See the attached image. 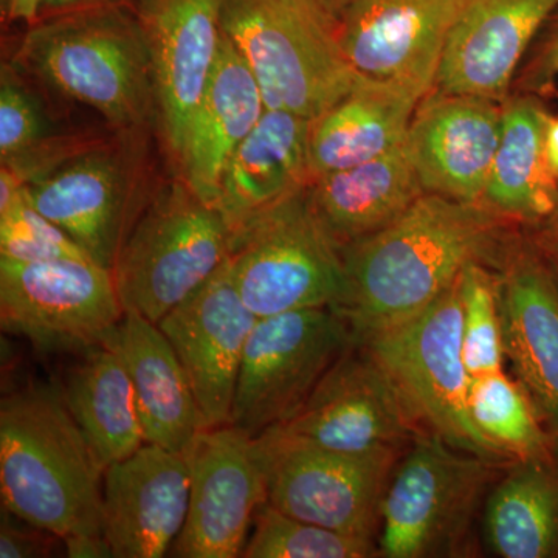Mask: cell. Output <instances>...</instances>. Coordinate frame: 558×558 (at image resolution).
Masks as SVG:
<instances>
[{"label": "cell", "mask_w": 558, "mask_h": 558, "mask_svg": "<svg viewBox=\"0 0 558 558\" xmlns=\"http://www.w3.org/2000/svg\"><path fill=\"white\" fill-rule=\"evenodd\" d=\"M550 116L532 97L502 110L501 137L481 205L520 227H531L556 208L558 179L546 159Z\"/></svg>", "instance_id": "cell-27"}, {"label": "cell", "mask_w": 558, "mask_h": 558, "mask_svg": "<svg viewBox=\"0 0 558 558\" xmlns=\"http://www.w3.org/2000/svg\"><path fill=\"white\" fill-rule=\"evenodd\" d=\"M517 223L481 204L425 193L384 230L341 248L355 341L407 322L450 288L470 263L497 269Z\"/></svg>", "instance_id": "cell-1"}, {"label": "cell", "mask_w": 558, "mask_h": 558, "mask_svg": "<svg viewBox=\"0 0 558 558\" xmlns=\"http://www.w3.org/2000/svg\"><path fill=\"white\" fill-rule=\"evenodd\" d=\"M186 458L189 513L171 556L241 557L256 510L267 501L255 438L230 424L204 428Z\"/></svg>", "instance_id": "cell-14"}, {"label": "cell", "mask_w": 558, "mask_h": 558, "mask_svg": "<svg viewBox=\"0 0 558 558\" xmlns=\"http://www.w3.org/2000/svg\"><path fill=\"white\" fill-rule=\"evenodd\" d=\"M62 545L65 546L68 556L73 558L112 557V550L105 537L68 538Z\"/></svg>", "instance_id": "cell-38"}, {"label": "cell", "mask_w": 558, "mask_h": 558, "mask_svg": "<svg viewBox=\"0 0 558 558\" xmlns=\"http://www.w3.org/2000/svg\"><path fill=\"white\" fill-rule=\"evenodd\" d=\"M424 94L399 81L355 76L351 89L312 120V180L377 159L405 142ZM311 180V182H312Z\"/></svg>", "instance_id": "cell-23"}, {"label": "cell", "mask_w": 558, "mask_h": 558, "mask_svg": "<svg viewBox=\"0 0 558 558\" xmlns=\"http://www.w3.org/2000/svg\"><path fill=\"white\" fill-rule=\"evenodd\" d=\"M222 28L258 83L266 109L315 120L354 84L340 21L315 0H226Z\"/></svg>", "instance_id": "cell-4"}, {"label": "cell", "mask_w": 558, "mask_h": 558, "mask_svg": "<svg viewBox=\"0 0 558 558\" xmlns=\"http://www.w3.org/2000/svg\"><path fill=\"white\" fill-rule=\"evenodd\" d=\"M473 424L510 462L557 457L553 436L543 425L526 389L505 371L476 377L470 384Z\"/></svg>", "instance_id": "cell-31"}, {"label": "cell", "mask_w": 558, "mask_h": 558, "mask_svg": "<svg viewBox=\"0 0 558 558\" xmlns=\"http://www.w3.org/2000/svg\"><path fill=\"white\" fill-rule=\"evenodd\" d=\"M523 229L558 282V199L556 208L545 219Z\"/></svg>", "instance_id": "cell-36"}, {"label": "cell", "mask_w": 558, "mask_h": 558, "mask_svg": "<svg viewBox=\"0 0 558 558\" xmlns=\"http://www.w3.org/2000/svg\"><path fill=\"white\" fill-rule=\"evenodd\" d=\"M535 65H537L539 81L558 78V22L543 46V50L539 51Z\"/></svg>", "instance_id": "cell-39"}, {"label": "cell", "mask_w": 558, "mask_h": 558, "mask_svg": "<svg viewBox=\"0 0 558 558\" xmlns=\"http://www.w3.org/2000/svg\"><path fill=\"white\" fill-rule=\"evenodd\" d=\"M256 322L226 260L157 323L189 376L204 428L230 424L242 354Z\"/></svg>", "instance_id": "cell-16"}, {"label": "cell", "mask_w": 558, "mask_h": 558, "mask_svg": "<svg viewBox=\"0 0 558 558\" xmlns=\"http://www.w3.org/2000/svg\"><path fill=\"white\" fill-rule=\"evenodd\" d=\"M0 258L39 263L64 258L92 259L61 227L25 197L0 215Z\"/></svg>", "instance_id": "cell-34"}, {"label": "cell", "mask_w": 558, "mask_h": 558, "mask_svg": "<svg viewBox=\"0 0 558 558\" xmlns=\"http://www.w3.org/2000/svg\"><path fill=\"white\" fill-rule=\"evenodd\" d=\"M227 264L258 318L312 307L340 311L347 300L341 250L315 216L307 185L231 231Z\"/></svg>", "instance_id": "cell-5"}, {"label": "cell", "mask_w": 558, "mask_h": 558, "mask_svg": "<svg viewBox=\"0 0 558 558\" xmlns=\"http://www.w3.org/2000/svg\"><path fill=\"white\" fill-rule=\"evenodd\" d=\"M425 191L405 142L377 159L312 180L307 197L340 250L384 230Z\"/></svg>", "instance_id": "cell-26"}, {"label": "cell", "mask_w": 558, "mask_h": 558, "mask_svg": "<svg viewBox=\"0 0 558 558\" xmlns=\"http://www.w3.org/2000/svg\"><path fill=\"white\" fill-rule=\"evenodd\" d=\"M501 465L432 433L418 435L399 458L381 499L380 557L465 556L470 531Z\"/></svg>", "instance_id": "cell-8"}, {"label": "cell", "mask_w": 558, "mask_h": 558, "mask_svg": "<svg viewBox=\"0 0 558 558\" xmlns=\"http://www.w3.org/2000/svg\"><path fill=\"white\" fill-rule=\"evenodd\" d=\"M267 501L318 526L374 539L380 506L402 451L347 454L318 449L269 428L255 438Z\"/></svg>", "instance_id": "cell-10"}, {"label": "cell", "mask_w": 558, "mask_h": 558, "mask_svg": "<svg viewBox=\"0 0 558 558\" xmlns=\"http://www.w3.org/2000/svg\"><path fill=\"white\" fill-rule=\"evenodd\" d=\"M312 120L266 109L238 146L220 179L216 208L230 230L311 183Z\"/></svg>", "instance_id": "cell-25"}, {"label": "cell", "mask_w": 558, "mask_h": 558, "mask_svg": "<svg viewBox=\"0 0 558 558\" xmlns=\"http://www.w3.org/2000/svg\"><path fill=\"white\" fill-rule=\"evenodd\" d=\"M92 140L51 130L40 105L11 64L0 73V163L25 183L35 182Z\"/></svg>", "instance_id": "cell-30"}, {"label": "cell", "mask_w": 558, "mask_h": 558, "mask_svg": "<svg viewBox=\"0 0 558 558\" xmlns=\"http://www.w3.org/2000/svg\"><path fill=\"white\" fill-rule=\"evenodd\" d=\"M510 233L497 266L505 355L558 449V282L526 231Z\"/></svg>", "instance_id": "cell-15"}, {"label": "cell", "mask_w": 558, "mask_h": 558, "mask_svg": "<svg viewBox=\"0 0 558 558\" xmlns=\"http://www.w3.org/2000/svg\"><path fill=\"white\" fill-rule=\"evenodd\" d=\"M501 124V110L487 98L436 92L418 102L405 146L425 193L481 204Z\"/></svg>", "instance_id": "cell-20"}, {"label": "cell", "mask_w": 558, "mask_h": 558, "mask_svg": "<svg viewBox=\"0 0 558 558\" xmlns=\"http://www.w3.org/2000/svg\"><path fill=\"white\" fill-rule=\"evenodd\" d=\"M282 435L337 453L405 450L424 432L387 369L354 343L325 374Z\"/></svg>", "instance_id": "cell-13"}, {"label": "cell", "mask_w": 558, "mask_h": 558, "mask_svg": "<svg viewBox=\"0 0 558 558\" xmlns=\"http://www.w3.org/2000/svg\"><path fill=\"white\" fill-rule=\"evenodd\" d=\"M558 0H472L447 39L435 89L497 101Z\"/></svg>", "instance_id": "cell-21"}, {"label": "cell", "mask_w": 558, "mask_h": 558, "mask_svg": "<svg viewBox=\"0 0 558 558\" xmlns=\"http://www.w3.org/2000/svg\"><path fill=\"white\" fill-rule=\"evenodd\" d=\"M462 355L470 377L502 369L501 310L497 270L483 263H470L461 274Z\"/></svg>", "instance_id": "cell-33"}, {"label": "cell", "mask_w": 558, "mask_h": 558, "mask_svg": "<svg viewBox=\"0 0 558 558\" xmlns=\"http://www.w3.org/2000/svg\"><path fill=\"white\" fill-rule=\"evenodd\" d=\"M546 159L558 179V117H550L546 128Z\"/></svg>", "instance_id": "cell-40"}, {"label": "cell", "mask_w": 558, "mask_h": 558, "mask_svg": "<svg viewBox=\"0 0 558 558\" xmlns=\"http://www.w3.org/2000/svg\"><path fill=\"white\" fill-rule=\"evenodd\" d=\"M252 537L245 543L244 558H371L380 557L374 539L333 531L288 515L263 502L253 519Z\"/></svg>", "instance_id": "cell-32"}, {"label": "cell", "mask_w": 558, "mask_h": 558, "mask_svg": "<svg viewBox=\"0 0 558 558\" xmlns=\"http://www.w3.org/2000/svg\"><path fill=\"white\" fill-rule=\"evenodd\" d=\"M17 62L62 97L100 112L120 132L157 117L148 40L137 11L121 2L57 11L32 24Z\"/></svg>", "instance_id": "cell-3"}, {"label": "cell", "mask_w": 558, "mask_h": 558, "mask_svg": "<svg viewBox=\"0 0 558 558\" xmlns=\"http://www.w3.org/2000/svg\"><path fill=\"white\" fill-rule=\"evenodd\" d=\"M354 343L348 319L332 307L258 318L242 354L230 425L256 438L284 424Z\"/></svg>", "instance_id": "cell-9"}, {"label": "cell", "mask_w": 558, "mask_h": 558, "mask_svg": "<svg viewBox=\"0 0 558 558\" xmlns=\"http://www.w3.org/2000/svg\"><path fill=\"white\" fill-rule=\"evenodd\" d=\"M60 0H2L3 16L13 22L35 24L44 11H54Z\"/></svg>", "instance_id": "cell-37"}, {"label": "cell", "mask_w": 558, "mask_h": 558, "mask_svg": "<svg viewBox=\"0 0 558 558\" xmlns=\"http://www.w3.org/2000/svg\"><path fill=\"white\" fill-rule=\"evenodd\" d=\"M124 317L112 269L94 259L0 258V323L40 351L84 352Z\"/></svg>", "instance_id": "cell-11"}, {"label": "cell", "mask_w": 558, "mask_h": 558, "mask_svg": "<svg viewBox=\"0 0 558 558\" xmlns=\"http://www.w3.org/2000/svg\"><path fill=\"white\" fill-rule=\"evenodd\" d=\"M226 0H138L161 135L178 160L222 46Z\"/></svg>", "instance_id": "cell-18"}, {"label": "cell", "mask_w": 558, "mask_h": 558, "mask_svg": "<svg viewBox=\"0 0 558 558\" xmlns=\"http://www.w3.org/2000/svg\"><path fill=\"white\" fill-rule=\"evenodd\" d=\"M186 454L145 442L113 462L102 478V535L113 558H161L185 526Z\"/></svg>", "instance_id": "cell-19"}, {"label": "cell", "mask_w": 558, "mask_h": 558, "mask_svg": "<svg viewBox=\"0 0 558 558\" xmlns=\"http://www.w3.org/2000/svg\"><path fill=\"white\" fill-rule=\"evenodd\" d=\"M60 387L92 450L109 468L145 444L130 373L119 352L98 344L81 352Z\"/></svg>", "instance_id": "cell-29"}, {"label": "cell", "mask_w": 558, "mask_h": 558, "mask_svg": "<svg viewBox=\"0 0 558 558\" xmlns=\"http://www.w3.org/2000/svg\"><path fill=\"white\" fill-rule=\"evenodd\" d=\"M92 140L53 171L27 185V199L61 227L95 263L112 269L148 202L140 199L138 160L131 140Z\"/></svg>", "instance_id": "cell-12"}, {"label": "cell", "mask_w": 558, "mask_h": 558, "mask_svg": "<svg viewBox=\"0 0 558 558\" xmlns=\"http://www.w3.org/2000/svg\"><path fill=\"white\" fill-rule=\"evenodd\" d=\"M472 0H352L340 39L357 75L429 94L454 24Z\"/></svg>", "instance_id": "cell-17"}, {"label": "cell", "mask_w": 558, "mask_h": 558, "mask_svg": "<svg viewBox=\"0 0 558 558\" xmlns=\"http://www.w3.org/2000/svg\"><path fill=\"white\" fill-rule=\"evenodd\" d=\"M121 2V0H60V5L54 11L75 9V7L94 5V3Z\"/></svg>", "instance_id": "cell-42"}, {"label": "cell", "mask_w": 558, "mask_h": 558, "mask_svg": "<svg viewBox=\"0 0 558 558\" xmlns=\"http://www.w3.org/2000/svg\"><path fill=\"white\" fill-rule=\"evenodd\" d=\"M264 110L255 75L223 33L215 72L175 160L180 180L202 201L216 207L227 163L255 130Z\"/></svg>", "instance_id": "cell-24"}, {"label": "cell", "mask_w": 558, "mask_h": 558, "mask_svg": "<svg viewBox=\"0 0 558 558\" xmlns=\"http://www.w3.org/2000/svg\"><path fill=\"white\" fill-rule=\"evenodd\" d=\"M101 464L60 387L28 385L0 403L2 508L62 542L102 535Z\"/></svg>", "instance_id": "cell-2"}, {"label": "cell", "mask_w": 558, "mask_h": 558, "mask_svg": "<svg viewBox=\"0 0 558 558\" xmlns=\"http://www.w3.org/2000/svg\"><path fill=\"white\" fill-rule=\"evenodd\" d=\"M62 538L2 508L0 517V557L31 558L50 557Z\"/></svg>", "instance_id": "cell-35"}, {"label": "cell", "mask_w": 558, "mask_h": 558, "mask_svg": "<svg viewBox=\"0 0 558 558\" xmlns=\"http://www.w3.org/2000/svg\"><path fill=\"white\" fill-rule=\"evenodd\" d=\"M315 2L319 3L323 9L328 10L332 16H336L337 20L340 21L344 10L348 9L352 0H315Z\"/></svg>", "instance_id": "cell-41"}, {"label": "cell", "mask_w": 558, "mask_h": 558, "mask_svg": "<svg viewBox=\"0 0 558 558\" xmlns=\"http://www.w3.org/2000/svg\"><path fill=\"white\" fill-rule=\"evenodd\" d=\"M230 245L218 208L183 180L165 186L143 208L112 267L124 314L157 325L226 263Z\"/></svg>", "instance_id": "cell-6"}, {"label": "cell", "mask_w": 558, "mask_h": 558, "mask_svg": "<svg viewBox=\"0 0 558 558\" xmlns=\"http://www.w3.org/2000/svg\"><path fill=\"white\" fill-rule=\"evenodd\" d=\"M483 538L499 558H558V454L508 464L488 490Z\"/></svg>", "instance_id": "cell-28"}, {"label": "cell", "mask_w": 558, "mask_h": 558, "mask_svg": "<svg viewBox=\"0 0 558 558\" xmlns=\"http://www.w3.org/2000/svg\"><path fill=\"white\" fill-rule=\"evenodd\" d=\"M102 344L119 352L130 373L145 442L189 453L204 421L189 376L159 325L124 314Z\"/></svg>", "instance_id": "cell-22"}, {"label": "cell", "mask_w": 558, "mask_h": 558, "mask_svg": "<svg viewBox=\"0 0 558 558\" xmlns=\"http://www.w3.org/2000/svg\"><path fill=\"white\" fill-rule=\"evenodd\" d=\"M355 343L379 360L424 432L465 453L510 464L470 416L472 377L462 355L461 275L414 317Z\"/></svg>", "instance_id": "cell-7"}]
</instances>
